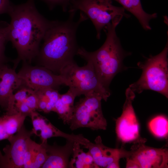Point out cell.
Returning a JSON list of instances; mask_svg holds the SVG:
<instances>
[{
	"label": "cell",
	"instance_id": "52a82bcc",
	"mask_svg": "<svg viewBox=\"0 0 168 168\" xmlns=\"http://www.w3.org/2000/svg\"><path fill=\"white\" fill-rule=\"evenodd\" d=\"M102 97L93 93L85 96L75 105L69 124L72 130L80 128L106 130L107 122L102 111Z\"/></svg>",
	"mask_w": 168,
	"mask_h": 168
},
{
	"label": "cell",
	"instance_id": "7402d4cb",
	"mask_svg": "<svg viewBox=\"0 0 168 168\" xmlns=\"http://www.w3.org/2000/svg\"><path fill=\"white\" fill-rule=\"evenodd\" d=\"M41 146L32 140L30 137L27 141V148L24 161L23 168H30L35 157Z\"/></svg>",
	"mask_w": 168,
	"mask_h": 168
},
{
	"label": "cell",
	"instance_id": "484cf974",
	"mask_svg": "<svg viewBox=\"0 0 168 168\" xmlns=\"http://www.w3.org/2000/svg\"><path fill=\"white\" fill-rule=\"evenodd\" d=\"M46 2L50 8L58 4H64L67 3L69 0H42Z\"/></svg>",
	"mask_w": 168,
	"mask_h": 168
},
{
	"label": "cell",
	"instance_id": "277c9868",
	"mask_svg": "<svg viewBox=\"0 0 168 168\" xmlns=\"http://www.w3.org/2000/svg\"><path fill=\"white\" fill-rule=\"evenodd\" d=\"M168 41L158 54L151 55L137 65L142 72L139 79L129 87L134 93H141L147 90L158 92L168 97Z\"/></svg>",
	"mask_w": 168,
	"mask_h": 168
},
{
	"label": "cell",
	"instance_id": "7a4b0ae2",
	"mask_svg": "<svg viewBox=\"0 0 168 168\" xmlns=\"http://www.w3.org/2000/svg\"><path fill=\"white\" fill-rule=\"evenodd\" d=\"M75 12L70 13L65 21H51L44 35L37 56V65L44 67L59 74L66 66L74 61L79 47L76 32L80 24L88 19L80 12L79 19L73 20Z\"/></svg>",
	"mask_w": 168,
	"mask_h": 168
},
{
	"label": "cell",
	"instance_id": "d4e9b609",
	"mask_svg": "<svg viewBox=\"0 0 168 168\" xmlns=\"http://www.w3.org/2000/svg\"><path fill=\"white\" fill-rule=\"evenodd\" d=\"M12 5L10 0H0V14H8Z\"/></svg>",
	"mask_w": 168,
	"mask_h": 168
},
{
	"label": "cell",
	"instance_id": "ac0fdd59",
	"mask_svg": "<svg viewBox=\"0 0 168 168\" xmlns=\"http://www.w3.org/2000/svg\"><path fill=\"white\" fill-rule=\"evenodd\" d=\"M76 96L69 90L60 94L55 105L54 111L64 124H69L73 114L74 101Z\"/></svg>",
	"mask_w": 168,
	"mask_h": 168
},
{
	"label": "cell",
	"instance_id": "9c48e42d",
	"mask_svg": "<svg viewBox=\"0 0 168 168\" xmlns=\"http://www.w3.org/2000/svg\"><path fill=\"white\" fill-rule=\"evenodd\" d=\"M17 74L22 80V86L35 91L47 88L56 89L61 85H65L61 75L54 74L44 67L32 66L26 61L23 62Z\"/></svg>",
	"mask_w": 168,
	"mask_h": 168
},
{
	"label": "cell",
	"instance_id": "4316f807",
	"mask_svg": "<svg viewBox=\"0 0 168 168\" xmlns=\"http://www.w3.org/2000/svg\"><path fill=\"white\" fill-rule=\"evenodd\" d=\"M119 161H114L109 165L106 168H119L120 167L119 164Z\"/></svg>",
	"mask_w": 168,
	"mask_h": 168
},
{
	"label": "cell",
	"instance_id": "4fadbf2b",
	"mask_svg": "<svg viewBox=\"0 0 168 168\" xmlns=\"http://www.w3.org/2000/svg\"><path fill=\"white\" fill-rule=\"evenodd\" d=\"M95 143L90 142L84 148L88 149L97 168H105L111 163L119 161L125 157L126 151L122 148H113L105 146L103 144L101 138L98 136Z\"/></svg>",
	"mask_w": 168,
	"mask_h": 168
},
{
	"label": "cell",
	"instance_id": "6da1fadb",
	"mask_svg": "<svg viewBox=\"0 0 168 168\" xmlns=\"http://www.w3.org/2000/svg\"><path fill=\"white\" fill-rule=\"evenodd\" d=\"M8 14L11 18L8 27V40L18 55L13 61V68L15 69L21 61L30 64L37 56L50 21L39 13L34 0H28L17 5L13 4Z\"/></svg>",
	"mask_w": 168,
	"mask_h": 168
},
{
	"label": "cell",
	"instance_id": "7c38bea8",
	"mask_svg": "<svg viewBox=\"0 0 168 168\" xmlns=\"http://www.w3.org/2000/svg\"><path fill=\"white\" fill-rule=\"evenodd\" d=\"M30 117L33 126L32 130L33 133L40 138L42 142L54 137H63L67 140L80 144L82 143L84 141L85 138L82 134H68L60 131L35 111L31 112Z\"/></svg>",
	"mask_w": 168,
	"mask_h": 168
},
{
	"label": "cell",
	"instance_id": "e0dca14e",
	"mask_svg": "<svg viewBox=\"0 0 168 168\" xmlns=\"http://www.w3.org/2000/svg\"><path fill=\"white\" fill-rule=\"evenodd\" d=\"M115 1L128 12L133 14L138 20L143 28L146 30H150L151 28L149 22L152 19L157 16L156 13L149 14L143 10L140 0H110Z\"/></svg>",
	"mask_w": 168,
	"mask_h": 168
},
{
	"label": "cell",
	"instance_id": "8fae6325",
	"mask_svg": "<svg viewBox=\"0 0 168 168\" xmlns=\"http://www.w3.org/2000/svg\"><path fill=\"white\" fill-rule=\"evenodd\" d=\"M32 130L26 129L23 125L15 135L8 139L10 144L0 151V168H23L28 138L33 134Z\"/></svg>",
	"mask_w": 168,
	"mask_h": 168
},
{
	"label": "cell",
	"instance_id": "3957f363",
	"mask_svg": "<svg viewBox=\"0 0 168 168\" xmlns=\"http://www.w3.org/2000/svg\"><path fill=\"white\" fill-rule=\"evenodd\" d=\"M122 18L115 19L105 27L106 38L100 48L89 52L80 47L77 54L92 63L101 83L108 89L113 78L123 69L124 59L131 54L123 49L116 32V28Z\"/></svg>",
	"mask_w": 168,
	"mask_h": 168
},
{
	"label": "cell",
	"instance_id": "ba28073f",
	"mask_svg": "<svg viewBox=\"0 0 168 168\" xmlns=\"http://www.w3.org/2000/svg\"><path fill=\"white\" fill-rule=\"evenodd\" d=\"M147 139L140 137L133 142L125 158L133 160L139 168H167L168 150L146 145Z\"/></svg>",
	"mask_w": 168,
	"mask_h": 168
},
{
	"label": "cell",
	"instance_id": "5b68a950",
	"mask_svg": "<svg viewBox=\"0 0 168 168\" xmlns=\"http://www.w3.org/2000/svg\"><path fill=\"white\" fill-rule=\"evenodd\" d=\"M59 74L63 78L65 85L76 97L95 93L106 101L110 95L109 90L101 83L90 62L87 61L85 66L79 67L74 61L63 68Z\"/></svg>",
	"mask_w": 168,
	"mask_h": 168
},
{
	"label": "cell",
	"instance_id": "d6986e66",
	"mask_svg": "<svg viewBox=\"0 0 168 168\" xmlns=\"http://www.w3.org/2000/svg\"><path fill=\"white\" fill-rule=\"evenodd\" d=\"M77 142L74 143L72 158L69 162V167L71 168H97L93 157L90 152H84Z\"/></svg>",
	"mask_w": 168,
	"mask_h": 168
},
{
	"label": "cell",
	"instance_id": "44dd1931",
	"mask_svg": "<svg viewBox=\"0 0 168 168\" xmlns=\"http://www.w3.org/2000/svg\"><path fill=\"white\" fill-rule=\"evenodd\" d=\"M39 100H43L47 103L45 113L54 111L55 104L60 94L56 89L47 88L35 91Z\"/></svg>",
	"mask_w": 168,
	"mask_h": 168
},
{
	"label": "cell",
	"instance_id": "cb8c5ba5",
	"mask_svg": "<svg viewBox=\"0 0 168 168\" xmlns=\"http://www.w3.org/2000/svg\"><path fill=\"white\" fill-rule=\"evenodd\" d=\"M47 141L42 142L41 146L32 163L30 168H41L48 157L45 144Z\"/></svg>",
	"mask_w": 168,
	"mask_h": 168
},
{
	"label": "cell",
	"instance_id": "2e32d148",
	"mask_svg": "<svg viewBox=\"0 0 168 168\" xmlns=\"http://www.w3.org/2000/svg\"><path fill=\"white\" fill-rule=\"evenodd\" d=\"M27 116L18 112L12 114L5 113L0 117V141L8 139L17 133L24 125Z\"/></svg>",
	"mask_w": 168,
	"mask_h": 168
},
{
	"label": "cell",
	"instance_id": "603a6c76",
	"mask_svg": "<svg viewBox=\"0 0 168 168\" xmlns=\"http://www.w3.org/2000/svg\"><path fill=\"white\" fill-rule=\"evenodd\" d=\"M8 24L0 22V66L7 61V59L5 54V44L9 41L8 37Z\"/></svg>",
	"mask_w": 168,
	"mask_h": 168
},
{
	"label": "cell",
	"instance_id": "9a60e30c",
	"mask_svg": "<svg viewBox=\"0 0 168 168\" xmlns=\"http://www.w3.org/2000/svg\"><path fill=\"white\" fill-rule=\"evenodd\" d=\"M74 143L67 140L65 145L60 146L56 144L50 145L47 142L45 147L48 157L41 168H69V158L72 153Z\"/></svg>",
	"mask_w": 168,
	"mask_h": 168
},
{
	"label": "cell",
	"instance_id": "5bb4252c",
	"mask_svg": "<svg viewBox=\"0 0 168 168\" xmlns=\"http://www.w3.org/2000/svg\"><path fill=\"white\" fill-rule=\"evenodd\" d=\"M22 86V80L15 69L6 64L0 66V106L6 110L15 90Z\"/></svg>",
	"mask_w": 168,
	"mask_h": 168
},
{
	"label": "cell",
	"instance_id": "8992f818",
	"mask_svg": "<svg viewBox=\"0 0 168 168\" xmlns=\"http://www.w3.org/2000/svg\"><path fill=\"white\" fill-rule=\"evenodd\" d=\"M77 10L91 20L96 29L98 39L100 38L102 30L113 20L119 17L128 18L130 16L123 7L113 5L110 0H71L69 12H75Z\"/></svg>",
	"mask_w": 168,
	"mask_h": 168
},
{
	"label": "cell",
	"instance_id": "30bf717a",
	"mask_svg": "<svg viewBox=\"0 0 168 168\" xmlns=\"http://www.w3.org/2000/svg\"><path fill=\"white\" fill-rule=\"evenodd\" d=\"M125 94L122 113L116 120L115 125L117 138L124 143L133 142L140 137L139 124L132 104L135 93L128 87Z\"/></svg>",
	"mask_w": 168,
	"mask_h": 168
},
{
	"label": "cell",
	"instance_id": "ffe728a7",
	"mask_svg": "<svg viewBox=\"0 0 168 168\" xmlns=\"http://www.w3.org/2000/svg\"><path fill=\"white\" fill-rule=\"evenodd\" d=\"M149 129L155 137L161 138H166L168 135V120L163 115H158L150 120Z\"/></svg>",
	"mask_w": 168,
	"mask_h": 168
}]
</instances>
